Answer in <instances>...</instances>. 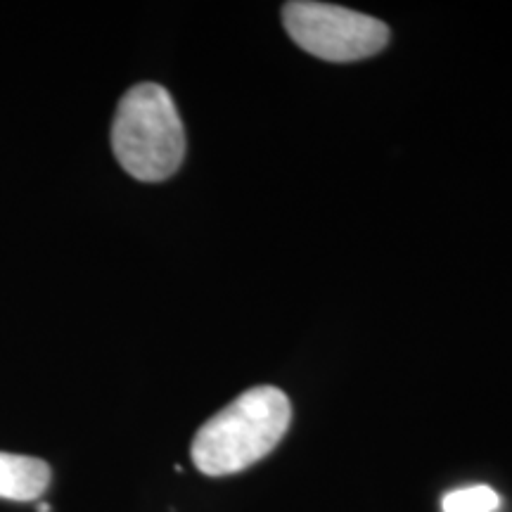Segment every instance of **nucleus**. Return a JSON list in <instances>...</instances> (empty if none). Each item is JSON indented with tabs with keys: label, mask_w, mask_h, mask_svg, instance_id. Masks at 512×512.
Returning a JSON list of instances; mask_svg holds the SVG:
<instances>
[{
	"label": "nucleus",
	"mask_w": 512,
	"mask_h": 512,
	"mask_svg": "<svg viewBox=\"0 0 512 512\" xmlns=\"http://www.w3.org/2000/svg\"><path fill=\"white\" fill-rule=\"evenodd\" d=\"M50 477L53 472L46 460L0 451V498L5 501H38L46 494Z\"/></svg>",
	"instance_id": "20e7f679"
},
{
	"label": "nucleus",
	"mask_w": 512,
	"mask_h": 512,
	"mask_svg": "<svg viewBox=\"0 0 512 512\" xmlns=\"http://www.w3.org/2000/svg\"><path fill=\"white\" fill-rule=\"evenodd\" d=\"M498 508H501V496L486 484L456 489L446 494L444 501H441V510L444 512H496Z\"/></svg>",
	"instance_id": "39448f33"
},
{
	"label": "nucleus",
	"mask_w": 512,
	"mask_h": 512,
	"mask_svg": "<svg viewBox=\"0 0 512 512\" xmlns=\"http://www.w3.org/2000/svg\"><path fill=\"white\" fill-rule=\"evenodd\" d=\"M38 512H50V508L46 503H41V505H38Z\"/></svg>",
	"instance_id": "423d86ee"
},
{
	"label": "nucleus",
	"mask_w": 512,
	"mask_h": 512,
	"mask_svg": "<svg viewBox=\"0 0 512 512\" xmlns=\"http://www.w3.org/2000/svg\"><path fill=\"white\" fill-rule=\"evenodd\" d=\"M283 24L299 48L328 62L366 60L389 43V27L380 19L330 3H287Z\"/></svg>",
	"instance_id": "7ed1b4c3"
},
{
	"label": "nucleus",
	"mask_w": 512,
	"mask_h": 512,
	"mask_svg": "<svg viewBox=\"0 0 512 512\" xmlns=\"http://www.w3.org/2000/svg\"><path fill=\"white\" fill-rule=\"evenodd\" d=\"M112 150L128 176L159 183L185 159V128L176 102L159 83H138L121 98L112 124Z\"/></svg>",
	"instance_id": "f03ea898"
},
{
	"label": "nucleus",
	"mask_w": 512,
	"mask_h": 512,
	"mask_svg": "<svg viewBox=\"0 0 512 512\" xmlns=\"http://www.w3.org/2000/svg\"><path fill=\"white\" fill-rule=\"evenodd\" d=\"M292 406L283 389L261 384L209 418L192 439V463L202 475L226 477L264 460L290 430Z\"/></svg>",
	"instance_id": "f257e3e1"
}]
</instances>
